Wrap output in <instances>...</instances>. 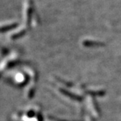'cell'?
<instances>
[{"mask_svg":"<svg viewBox=\"0 0 121 121\" xmlns=\"http://www.w3.org/2000/svg\"><path fill=\"white\" fill-rule=\"evenodd\" d=\"M31 14H32V1L31 0H29L27 3V7L26 10V22L29 25L31 21Z\"/></svg>","mask_w":121,"mask_h":121,"instance_id":"cell-1","label":"cell"},{"mask_svg":"<svg viewBox=\"0 0 121 121\" xmlns=\"http://www.w3.org/2000/svg\"><path fill=\"white\" fill-rule=\"evenodd\" d=\"M17 26H18V23H10L9 25H7V26H4L2 27V32H4V31H7L9 30H11L13 29H15Z\"/></svg>","mask_w":121,"mask_h":121,"instance_id":"cell-2","label":"cell"}]
</instances>
